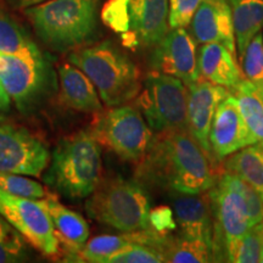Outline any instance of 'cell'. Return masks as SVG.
I'll use <instances>...</instances> for the list:
<instances>
[{
  "label": "cell",
  "mask_w": 263,
  "mask_h": 263,
  "mask_svg": "<svg viewBox=\"0 0 263 263\" xmlns=\"http://www.w3.org/2000/svg\"><path fill=\"white\" fill-rule=\"evenodd\" d=\"M170 0H108L101 20L129 49L155 47L170 31Z\"/></svg>",
  "instance_id": "cell-6"
},
{
  "label": "cell",
  "mask_w": 263,
  "mask_h": 263,
  "mask_svg": "<svg viewBox=\"0 0 263 263\" xmlns=\"http://www.w3.org/2000/svg\"><path fill=\"white\" fill-rule=\"evenodd\" d=\"M263 245V221L250 227L240 239L233 262L257 263L261 259Z\"/></svg>",
  "instance_id": "cell-30"
},
{
  "label": "cell",
  "mask_w": 263,
  "mask_h": 263,
  "mask_svg": "<svg viewBox=\"0 0 263 263\" xmlns=\"http://www.w3.org/2000/svg\"><path fill=\"white\" fill-rule=\"evenodd\" d=\"M190 26L196 43H219L235 55L234 27L227 0H203L194 14Z\"/></svg>",
  "instance_id": "cell-17"
},
{
  "label": "cell",
  "mask_w": 263,
  "mask_h": 263,
  "mask_svg": "<svg viewBox=\"0 0 263 263\" xmlns=\"http://www.w3.org/2000/svg\"><path fill=\"white\" fill-rule=\"evenodd\" d=\"M244 76L263 95V33L259 32L251 39L240 59Z\"/></svg>",
  "instance_id": "cell-28"
},
{
  "label": "cell",
  "mask_w": 263,
  "mask_h": 263,
  "mask_svg": "<svg viewBox=\"0 0 263 263\" xmlns=\"http://www.w3.org/2000/svg\"><path fill=\"white\" fill-rule=\"evenodd\" d=\"M0 213L33 248L47 256L59 252V239L43 200L16 196L0 189Z\"/></svg>",
  "instance_id": "cell-11"
},
{
  "label": "cell",
  "mask_w": 263,
  "mask_h": 263,
  "mask_svg": "<svg viewBox=\"0 0 263 263\" xmlns=\"http://www.w3.org/2000/svg\"><path fill=\"white\" fill-rule=\"evenodd\" d=\"M164 258L159 250L133 241L129 246L116 252L107 263H161Z\"/></svg>",
  "instance_id": "cell-31"
},
{
  "label": "cell",
  "mask_w": 263,
  "mask_h": 263,
  "mask_svg": "<svg viewBox=\"0 0 263 263\" xmlns=\"http://www.w3.org/2000/svg\"><path fill=\"white\" fill-rule=\"evenodd\" d=\"M61 100L73 108L87 114H101L103 105L88 76L74 65L65 64L59 68Z\"/></svg>",
  "instance_id": "cell-19"
},
{
  "label": "cell",
  "mask_w": 263,
  "mask_h": 263,
  "mask_svg": "<svg viewBox=\"0 0 263 263\" xmlns=\"http://www.w3.org/2000/svg\"><path fill=\"white\" fill-rule=\"evenodd\" d=\"M68 60L88 76L108 107L134 100L140 93L139 68L110 42L72 52Z\"/></svg>",
  "instance_id": "cell-4"
},
{
  "label": "cell",
  "mask_w": 263,
  "mask_h": 263,
  "mask_svg": "<svg viewBox=\"0 0 263 263\" xmlns=\"http://www.w3.org/2000/svg\"><path fill=\"white\" fill-rule=\"evenodd\" d=\"M10 105H11V98L6 93L5 88L0 83V121L4 120L6 115L10 111Z\"/></svg>",
  "instance_id": "cell-34"
},
{
  "label": "cell",
  "mask_w": 263,
  "mask_h": 263,
  "mask_svg": "<svg viewBox=\"0 0 263 263\" xmlns=\"http://www.w3.org/2000/svg\"><path fill=\"white\" fill-rule=\"evenodd\" d=\"M197 68L201 80L233 90L245 77L235 55L219 43L203 44L197 52Z\"/></svg>",
  "instance_id": "cell-18"
},
{
  "label": "cell",
  "mask_w": 263,
  "mask_h": 263,
  "mask_svg": "<svg viewBox=\"0 0 263 263\" xmlns=\"http://www.w3.org/2000/svg\"><path fill=\"white\" fill-rule=\"evenodd\" d=\"M49 160L48 147L27 129L0 124V172L39 177Z\"/></svg>",
  "instance_id": "cell-12"
},
{
  "label": "cell",
  "mask_w": 263,
  "mask_h": 263,
  "mask_svg": "<svg viewBox=\"0 0 263 263\" xmlns=\"http://www.w3.org/2000/svg\"><path fill=\"white\" fill-rule=\"evenodd\" d=\"M222 162L224 172L235 174L263 196V145L251 144L227 156Z\"/></svg>",
  "instance_id": "cell-22"
},
{
  "label": "cell",
  "mask_w": 263,
  "mask_h": 263,
  "mask_svg": "<svg viewBox=\"0 0 263 263\" xmlns=\"http://www.w3.org/2000/svg\"><path fill=\"white\" fill-rule=\"evenodd\" d=\"M47 0H8V3L15 9H27L29 6H34Z\"/></svg>",
  "instance_id": "cell-35"
},
{
  "label": "cell",
  "mask_w": 263,
  "mask_h": 263,
  "mask_svg": "<svg viewBox=\"0 0 263 263\" xmlns=\"http://www.w3.org/2000/svg\"><path fill=\"white\" fill-rule=\"evenodd\" d=\"M232 11L235 43L240 59L249 43L263 28V0H227Z\"/></svg>",
  "instance_id": "cell-21"
},
{
  "label": "cell",
  "mask_w": 263,
  "mask_h": 263,
  "mask_svg": "<svg viewBox=\"0 0 263 263\" xmlns=\"http://www.w3.org/2000/svg\"><path fill=\"white\" fill-rule=\"evenodd\" d=\"M100 0H47L25 9V14L43 43L66 52L95 37Z\"/></svg>",
  "instance_id": "cell-2"
},
{
  "label": "cell",
  "mask_w": 263,
  "mask_h": 263,
  "mask_svg": "<svg viewBox=\"0 0 263 263\" xmlns=\"http://www.w3.org/2000/svg\"><path fill=\"white\" fill-rule=\"evenodd\" d=\"M229 94L224 87L200 80L188 85V132L218 168L210 144V130L218 105Z\"/></svg>",
  "instance_id": "cell-15"
},
{
  "label": "cell",
  "mask_w": 263,
  "mask_h": 263,
  "mask_svg": "<svg viewBox=\"0 0 263 263\" xmlns=\"http://www.w3.org/2000/svg\"><path fill=\"white\" fill-rule=\"evenodd\" d=\"M101 179V147L91 132L81 130L59 141L45 177L51 188L68 199H87Z\"/></svg>",
  "instance_id": "cell-3"
},
{
  "label": "cell",
  "mask_w": 263,
  "mask_h": 263,
  "mask_svg": "<svg viewBox=\"0 0 263 263\" xmlns=\"http://www.w3.org/2000/svg\"><path fill=\"white\" fill-rule=\"evenodd\" d=\"M42 200L50 215L59 242L62 241L68 248V257L74 258L73 261L81 262L80 250L89 238L88 223L80 213L71 211L59 202L54 196L48 195Z\"/></svg>",
  "instance_id": "cell-20"
},
{
  "label": "cell",
  "mask_w": 263,
  "mask_h": 263,
  "mask_svg": "<svg viewBox=\"0 0 263 263\" xmlns=\"http://www.w3.org/2000/svg\"><path fill=\"white\" fill-rule=\"evenodd\" d=\"M28 258L26 239L0 213V263L25 262Z\"/></svg>",
  "instance_id": "cell-27"
},
{
  "label": "cell",
  "mask_w": 263,
  "mask_h": 263,
  "mask_svg": "<svg viewBox=\"0 0 263 263\" xmlns=\"http://www.w3.org/2000/svg\"><path fill=\"white\" fill-rule=\"evenodd\" d=\"M0 83L22 114L37 111L58 91L49 60L29 61L5 52H0Z\"/></svg>",
  "instance_id": "cell-9"
},
{
  "label": "cell",
  "mask_w": 263,
  "mask_h": 263,
  "mask_svg": "<svg viewBox=\"0 0 263 263\" xmlns=\"http://www.w3.org/2000/svg\"><path fill=\"white\" fill-rule=\"evenodd\" d=\"M259 262H263V245H262V252H261V259H259Z\"/></svg>",
  "instance_id": "cell-36"
},
{
  "label": "cell",
  "mask_w": 263,
  "mask_h": 263,
  "mask_svg": "<svg viewBox=\"0 0 263 263\" xmlns=\"http://www.w3.org/2000/svg\"><path fill=\"white\" fill-rule=\"evenodd\" d=\"M0 52L17 55L29 61L48 60L33 39L15 20L0 10Z\"/></svg>",
  "instance_id": "cell-23"
},
{
  "label": "cell",
  "mask_w": 263,
  "mask_h": 263,
  "mask_svg": "<svg viewBox=\"0 0 263 263\" xmlns=\"http://www.w3.org/2000/svg\"><path fill=\"white\" fill-rule=\"evenodd\" d=\"M230 93L238 101L240 112L256 144L263 145V95L246 77Z\"/></svg>",
  "instance_id": "cell-24"
},
{
  "label": "cell",
  "mask_w": 263,
  "mask_h": 263,
  "mask_svg": "<svg viewBox=\"0 0 263 263\" xmlns=\"http://www.w3.org/2000/svg\"><path fill=\"white\" fill-rule=\"evenodd\" d=\"M203 0H170V28L186 27Z\"/></svg>",
  "instance_id": "cell-32"
},
{
  "label": "cell",
  "mask_w": 263,
  "mask_h": 263,
  "mask_svg": "<svg viewBox=\"0 0 263 263\" xmlns=\"http://www.w3.org/2000/svg\"><path fill=\"white\" fill-rule=\"evenodd\" d=\"M137 105L153 133L188 130V85L179 78L151 71Z\"/></svg>",
  "instance_id": "cell-8"
},
{
  "label": "cell",
  "mask_w": 263,
  "mask_h": 263,
  "mask_svg": "<svg viewBox=\"0 0 263 263\" xmlns=\"http://www.w3.org/2000/svg\"><path fill=\"white\" fill-rule=\"evenodd\" d=\"M0 189L16 196L28 197L33 200L45 199L49 194L41 183L35 182L28 176L15 173L0 172Z\"/></svg>",
  "instance_id": "cell-29"
},
{
  "label": "cell",
  "mask_w": 263,
  "mask_h": 263,
  "mask_svg": "<svg viewBox=\"0 0 263 263\" xmlns=\"http://www.w3.org/2000/svg\"><path fill=\"white\" fill-rule=\"evenodd\" d=\"M213 215L215 262H233L240 239L250 228L245 182L224 172L209 190Z\"/></svg>",
  "instance_id": "cell-7"
},
{
  "label": "cell",
  "mask_w": 263,
  "mask_h": 263,
  "mask_svg": "<svg viewBox=\"0 0 263 263\" xmlns=\"http://www.w3.org/2000/svg\"><path fill=\"white\" fill-rule=\"evenodd\" d=\"M164 262L209 263L215 262L213 250L202 240L186 238L182 234L172 236L162 250Z\"/></svg>",
  "instance_id": "cell-25"
},
{
  "label": "cell",
  "mask_w": 263,
  "mask_h": 263,
  "mask_svg": "<svg viewBox=\"0 0 263 263\" xmlns=\"http://www.w3.org/2000/svg\"><path fill=\"white\" fill-rule=\"evenodd\" d=\"M91 133L120 159L137 164L146 155L154 137L139 108L124 104L101 114Z\"/></svg>",
  "instance_id": "cell-10"
},
{
  "label": "cell",
  "mask_w": 263,
  "mask_h": 263,
  "mask_svg": "<svg viewBox=\"0 0 263 263\" xmlns=\"http://www.w3.org/2000/svg\"><path fill=\"white\" fill-rule=\"evenodd\" d=\"M133 240L123 235H99L90 241L85 242L80 250L81 262L107 263L108 259L116 252L129 246Z\"/></svg>",
  "instance_id": "cell-26"
},
{
  "label": "cell",
  "mask_w": 263,
  "mask_h": 263,
  "mask_svg": "<svg viewBox=\"0 0 263 263\" xmlns=\"http://www.w3.org/2000/svg\"><path fill=\"white\" fill-rule=\"evenodd\" d=\"M149 223L151 229L162 235H168L177 229L176 218H174L173 210L170 206H157L151 209L149 212Z\"/></svg>",
  "instance_id": "cell-33"
},
{
  "label": "cell",
  "mask_w": 263,
  "mask_h": 263,
  "mask_svg": "<svg viewBox=\"0 0 263 263\" xmlns=\"http://www.w3.org/2000/svg\"><path fill=\"white\" fill-rule=\"evenodd\" d=\"M88 216L99 223L122 233L151 229L149 212L151 199L139 180L115 176L101 179L97 189L87 197Z\"/></svg>",
  "instance_id": "cell-5"
},
{
  "label": "cell",
  "mask_w": 263,
  "mask_h": 263,
  "mask_svg": "<svg viewBox=\"0 0 263 263\" xmlns=\"http://www.w3.org/2000/svg\"><path fill=\"white\" fill-rule=\"evenodd\" d=\"M210 144L217 163L245 146L256 144L240 112L238 101L230 91L216 110L210 130Z\"/></svg>",
  "instance_id": "cell-14"
},
{
  "label": "cell",
  "mask_w": 263,
  "mask_h": 263,
  "mask_svg": "<svg viewBox=\"0 0 263 263\" xmlns=\"http://www.w3.org/2000/svg\"><path fill=\"white\" fill-rule=\"evenodd\" d=\"M171 202L180 233L186 238L202 240L213 250V215L209 193H171Z\"/></svg>",
  "instance_id": "cell-16"
},
{
  "label": "cell",
  "mask_w": 263,
  "mask_h": 263,
  "mask_svg": "<svg viewBox=\"0 0 263 263\" xmlns=\"http://www.w3.org/2000/svg\"><path fill=\"white\" fill-rule=\"evenodd\" d=\"M150 67L153 71L179 78L186 85L200 81L195 38L184 27L171 28L154 47Z\"/></svg>",
  "instance_id": "cell-13"
},
{
  "label": "cell",
  "mask_w": 263,
  "mask_h": 263,
  "mask_svg": "<svg viewBox=\"0 0 263 263\" xmlns=\"http://www.w3.org/2000/svg\"><path fill=\"white\" fill-rule=\"evenodd\" d=\"M218 168L188 130L157 133L144 159L138 163L141 184L170 193L201 194L215 185Z\"/></svg>",
  "instance_id": "cell-1"
}]
</instances>
